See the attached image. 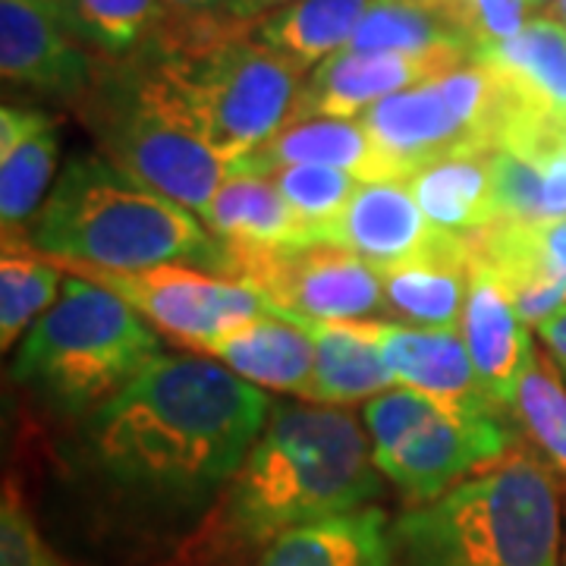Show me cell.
Instances as JSON below:
<instances>
[{"label":"cell","mask_w":566,"mask_h":566,"mask_svg":"<svg viewBox=\"0 0 566 566\" xmlns=\"http://www.w3.org/2000/svg\"><path fill=\"white\" fill-rule=\"evenodd\" d=\"M274 403L218 359L161 353L85 416L82 460L95 482L151 516H192L230 485Z\"/></svg>","instance_id":"6da1fadb"},{"label":"cell","mask_w":566,"mask_h":566,"mask_svg":"<svg viewBox=\"0 0 566 566\" xmlns=\"http://www.w3.org/2000/svg\"><path fill=\"white\" fill-rule=\"evenodd\" d=\"M368 431L337 406L277 403L243 465L214 501L205 554H262L293 528L363 510L381 494Z\"/></svg>","instance_id":"7a4b0ae2"},{"label":"cell","mask_w":566,"mask_h":566,"mask_svg":"<svg viewBox=\"0 0 566 566\" xmlns=\"http://www.w3.org/2000/svg\"><path fill=\"white\" fill-rule=\"evenodd\" d=\"M25 240L51 262L111 271L192 264L223 271V243L186 205L161 196L102 155L63 167Z\"/></svg>","instance_id":"3957f363"},{"label":"cell","mask_w":566,"mask_h":566,"mask_svg":"<svg viewBox=\"0 0 566 566\" xmlns=\"http://www.w3.org/2000/svg\"><path fill=\"white\" fill-rule=\"evenodd\" d=\"M177 82L202 139L227 167L255 155L293 117L305 73L230 10L174 17L145 48Z\"/></svg>","instance_id":"277c9868"},{"label":"cell","mask_w":566,"mask_h":566,"mask_svg":"<svg viewBox=\"0 0 566 566\" xmlns=\"http://www.w3.org/2000/svg\"><path fill=\"white\" fill-rule=\"evenodd\" d=\"M406 566H557L560 488L526 444L394 523Z\"/></svg>","instance_id":"5b68a950"},{"label":"cell","mask_w":566,"mask_h":566,"mask_svg":"<svg viewBox=\"0 0 566 566\" xmlns=\"http://www.w3.org/2000/svg\"><path fill=\"white\" fill-rule=\"evenodd\" d=\"M161 353V337L133 305L66 274L61 300L20 340L10 375L54 412L85 419Z\"/></svg>","instance_id":"8992f818"},{"label":"cell","mask_w":566,"mask_h":566,"mask_svg":"<svg viewBox=\"0 0 566 566\" xmlns=\"http://www.w3.org/2000/svg\"><path fill=\"white\" fill-rule=\"evenodd\" d=\"M98 155L123 174L202 214L230 167L211 151L161 63L104 66L82 98Z\"/></svg>","instance_id":"52a82bcc"},{"label":"cell","mask_w":566,"mask_h":566,"mask_svg":"<svg viewBox=\"0 0 566 566\" xmlns=\"http://www.w3.org/2000/svg\"><path fill=\"white\" fill-rule=\"evenodd\" d=\"M501 412L394 387L365 403L363 419L378 472L406 501L428 504L516 444Z\"/></svg>","instance_id":"ba28073f"},{"label":"cell","mask_w":566,"mask_h":566,"mask_svg":"<svg viewBox=\"0 0 566 566\" xmlns=\"http://www.w3.org/2000/svg\"><path fill=\"white\" fill-rule=\"evenodd\" d=\"M520 95L523 88L497 66L472 57L438 80L368 107L359 120L409 180L412 170L438 158L497 151L504 123Z\"/></svg>","instance_id":"9c48e42d"},{"label":"cell","mask_w":566,"mask_h":566,"mask_svg":"<svg viewBox=\"0 0 566 566\" xmlns=\"http://www.w3.org/2000/svg\"><path fill=\"white\" fill-rule=\"evenodd\" d=\"M223 277L245 283L283 318H381V268L331 243L243 249L223 243Z\"/></svg>","instance_id":"30bf717a"},{"label":"cell","mask_w":566,"mask_h":566,"mask_svg":"<svg viewBox=\"0 0 566 566\" xmlns=\"http://www.w3.org/2000/svg\"><path fill=\"white\" fill-rule=\"evenodd\" d=\"M51 262V259H48ZM63 274L92 281L133 305L155 331L186 349H202L208 340L268 312L259 293L192 264H158L142 271H111L92 264L54 262Z\"/></svg>","instance_id":"8fae6325"},{"label":"cell","mask_w":566,"mask_h":566,"mask_svg":"<svg viewBox=\"0 0 566 566\" xmlns=\"http://www.w3.org/2000/svg\"><path fill=\"white\" fill-rule=\"evenodd\" d=\"M0 73L61 102H82L98 80L63 0H0Z\"/></svg>","instance_id":"7c38bea8"},{"label":"cell","mask_w":566,"mask_h":566,"mask_svg":"<svg viewBox=\"0 0 566 566\" xmlns=\"http://www.w3.org/2000/svg\"><path fill=\"white\" fill-rule=\"evenodd\" d=\"M469 61H472V54H463V51L365 54V51L344 48L305 76L290 120H303V117L356 120L368 107H375L390 95L406 92L412 85H422L428 80H438Z\"/></svg>","instance_id":"4fadbf2b"},{"label":"cell","mask_w":566,"mask_h":566,"mask_svg":"<svg viewBox=\"0 0 566 566\" xmlns=\"http://www.w3.org/2000/svg\"><path fill=\"white\" fill-rule=\"evenodd\" d=\"M447 240L450 233L424 218L406 180L363 182L344 214L322 233V243L340 245L378 268L428 255Z\"/></svg>","instance_id":"5bb4252c"},{"label":"cell","mask_w":566,"mask_h":566,"mask_svg":"<svg viewBox=\"0 0 566 566\" xmlns=\"http://www.w3.org/2000/svg\"><path fill=\"white\" fill-rule=\"evenodd\" d=\"M469 268H472V283L465 296L460 334L488 400L501 409H513L516 387L535 349L528 340L526 322L520 318L497 274L475 259H469Z\"/></svg>","instance_id":"9a60e30c"},{"label":"cell","mask_w":566,"mask_h":566,"mask_svg":"<svg viewBox=\"0 0 566 566\" xmlns=\"http://www.w3.org/2000/svg\"><path fill=\"white\" fill-rule=\"evenodd\" d=\"M283 164H318L353 174L356 180H406V170L387 155L359 117H303L274 133L255 155L233 164L230 174H271Z\"/></svg>","instance_id":"2e32d148"},{"label":"cell","mask_w":566,"mask_h":566,"mask_svg":"<svg viewBox=\"0 0 566 566\" xmlns=\"http://www.w3.org/2000/svg\"><path fill=\"white\" fill-rule=\"evenodd\" d=\"M57 123L44 111L3 104L0 111V223L3 237H25L57 182Z\"/></svg>","instance_id":"e0dca14e"},{"label":"cell","mask_w":566,"mask_h":566,"mask_svg":"<svg viewBox=\"0 0 566 566\" xmlns=\"http://www.w3.org/2000/svg\"><path fill=\"white\" fill-rule=\"evenodd\" d=\"M315 344V375L305 400L315 406H353L394 390V371L385 359L378 318L303 322L290 318Z\"/></svg>","instance_id":"ac0fdd59"},{"label":"cell","mask_w":566,"mask_h":566,"mask_svg":"<svg viewBox=\"0 0 566 566\" xmlns=\"http://www.w3.org/2000/svg\"><path fill=\"white\" fill-rule=\"evenodd\" d=\"M211 359L237 371L249 385H262L277 394L305 400L315 375V344L305 327L277 312H262L240 327L202 346Z\"/></svg>","instance_id":"d6986e66"},{"label":"cell","mask_w":566,"mask_h":566,"mask_svg":"<svg viewBox=\"0 0 566 566\" xmlns=\"http://www.w3.org/2000/svg\"><path fill=\"white\" fill-rule=\"evenodd\" d=\"M378 337L400 387L450 403H491L457 327H406L378 318Z\"/></svg>","instance_id":"ffe728a7"},{"label":"cell","mask_w":566,"mask_h":566,"mask_svg":"<svg viewBox=\"0 0 566 566\" xmlns=\"http://www.w3.org/2000/svg\"><path fill=\"white\" fill-rule=\"evenodd\" d=\"M472 268L463 237H450L428 255L381 268L385 322L412 327H457L463 322Z\"/></svg>","instance_id":"44dd1931"},{"label":"cell","mask_w":566,"mask_h":566,"mask_svg":"<svg viewBox=\"0 0 566 566\" xmlns=\"http://www.w3.org/2000/svg\"><path fill=\"white\" fill-rule=\"evenodd\" d=\"M199 218L227 245L274 249L315 243L312 227L262 174H230Z\"/></svg>","instance_id":"7402d4cb"},{"label":"cell","mask_w":566,"mask_h":566,"mask_svg":"<svg viewBox=\"0 0 566 566\" xmlns=\"http://www.w3.org/2000/svg\"><path fill=\"white\" fill-rule=\"evenodd\" d=\"M397 542L381 506H363L315 526L293 528L252 566H394Z\"/></svg>","instance_id":"603a6c76"},{"label":"cell","mask_w":566,"mask_h":566,"mask_svg":"<svg viewBox=\"0 0 566 566\" xmlns=\"http://www.w3.org/2000/svg\"><path fill=\"white\" fill-rule=\"evenodd\" d=\"M406 182L424 218L450 237H469L497 221L494 151L438 158L412 170Z\"/></svg>","instance_id":"cb8c5ba5"},{"label":"cell","mask_w":566,"mask_h":566,"mask_svg":"<svg viewBox=\"0 0 566 566\" xmlns=\"http://www.w3.org/2000/svg\"><path fill=\"white\" fill-rule=\"evenodd\" d=\"M375 0H296L255 22V39L277 51L305 76L349 48Z\"/></svg>","instance_id":"d4e9b609"},{"label":"cell","mask_w":566,"mask_h":566,"mask_svg":"<svg viewBox=\"0 0 566 566\" xmlns=\"http://www.w3.org/2000/svg\"><path fill=\"white\" fill-rule=\"evenodd\" d=\"M66 274L25 237H3L0 252V346L13 349L61 300Z\"/></svg>","instance_id":"484cf974"},{"label":"cell","mask_w":566,"mask_h":566,"mask_svg":"<svg viewBox=\"0 0 566 566\" xmlns=\"http://www.w3.org/2000/svg\"><path fill=\"white\" fill-rule=\"evenodd\" d=\"M497 66L528 95L566 107V25L551 17H532L513 39L497 41L475 54Z\"/></svg>","instance_id":"4316f807"},{"label":"cell","mask_w":566,"mask_h":566,"mask_svg":"<svg viewBox=\"0 0 566 566\" xmlns=\"http://www.w3.org/2000/svg\"><path fill=\"white\" fill-rule=\"evenodd\" d=\"M353 51L365 54H434V51H463L472 44L438 13L412 0H375L349 41Z\"/></svg>","instance_id":"83f0119b"},{"label":"cell","mask_w":566,"mask_h":566,"mask_svg":"<svg viewBox=\"0 0 566 566\" xmlns=\"http://www.w3.org/2000/svg\"><path fill=\"white\" fill-rule=\"evenodd\" d=\"M76 35L104 57L145 51L167 20L161 0H63Z\"/></svg>","instance_id":"f1b7e54d"},{"label":"cell","mask_w":566,"mask_h":566,"mask_svg":"<svg viewBox=\"0 0 566 566\" xmlns=\"http://www.w3.org/2000/svg\"><path fill=\"white\" fill-rule=\"evenodd\" d=\"M513 412L523 422V431L566 479V385L547 356L532 353L516 387Z\"/></svg>","instance_id":"f546056e"},{"label":"cell","mask_w":566,"mask_h":566,"mask_svg":"<svg viewBox=\"0 0 566 566\" xmlns=\"http://www.w3.org/2000/svg\"><path fill=\"white\" fill-rule=\"evenodd\" d=\"M264 177L274 180L283 199L312 227L315 243H322L324 230L344 214L356 189L363 186V180H356L353 174L337 170V167H318V164H283Z\"/></svg>","instance_id":"4dcf8cb0"},{"label":"cell","mask_w":566,"mask_h":566,"mask_svg":"<svg viewBox=\"0 0 566 566\" xmlns=\"http://www.w3.org/2000/svg\"><path fill=\"white\" fill-rule=\"evenodd\" d=\"M412 3L450 22L472 44L475 54L523 32L532 13L526 0H412Z\"/></svg>","instance_id":"1f68e13d"},{"label":"cell","mask_w":566,"mask_h":566,"mask_svg":"<svg viewBox=\"0 0 566 566\" xmlns=\"http://www.w3.org/2000/svg\"><path fill=\"white\" fill-rule=\"evenodd\" d=\"M0 566H73L41 535L13 479L3 482L0 504Z\"/></svg>","instance_id":"d6a6232c"},{"label":"cell","mask_w":566,"mask_h":566,"mask_svg":"<svg viewBox=\"0 0 566 566\" xmlns=\"http://www.w3.org/2000/svg\"><path fill=\"white\" fill-rule=\"evenodd\" d=\"M538 337L545 340L547 359L557 365V371L566 378V308L538 327Z\"/></svg>","instance_id":"836d02e7"},{"label":"cell","mask_w":566,"mask_h":566,"mask_svg":"<svg viewBox=\"0 0 566 566\" xmlns=\"http://www.w3.org/2000/svg\"><path fill=\"white\" fill-rule=\"evenodd\" d=\"M290 3H296V0H227V10L233 17H240V20L259 22L262 17L274 13V10H283Z\"/></svg>","instance_id":"e575fe53"},{"label":"cell","mask_w":566,"mask_h":566,"mask_svg":"<svg viewBox=\"0 0 566 566\" xmlns=\"http://www.w3.org/2000/svg\"><path fill=\"white\" fill-rule=\"evenodd\" d=\"M167 13L174 17H196V13H214L227 10V0H161Z\"/></svg>","instance_id":"d590c367"},{"label":"cell","mask_w":566,"mask_h":566,"mask_svg":"<svg viewBox=\"0 0 566 566\" xmlns=\"http://www.w3.org/2000/svg\"><path fill=\"white\" fill-rule=\"evenodd\" d=\"M542 17H551V20L564 22V25H566V0H554V3L547 7L545 13H542Z\"/></svg>","instance_id":"8d00e7d4"},{"label":"cell","mask_w":566,"mask_h":566,"mask_svg":"<svg viewBox=\"0 0 566 566\" xmlns=\"http://www.w3.org/2000/svg\"><path fill=\"white\" fill-rule=\"evenodd\" d=\"M528 3V10H542V13H545L547 7H551V3H554V0H526Z\"/></svg>","instance_id":"74e56055"},{"label":"cell","mask_w":566,"mask_h":566,"mask_svg":"<svg viewBox=\"0 0 566 566\" xmlns=\"http://www.w3.org/2000/svg\"><path fill=\"white\" fill-rule=\"evenodd\" d=\"M564 566H566V551H564Z\"/></svg>","instance_id":"f35d334b"}]
</instances>
